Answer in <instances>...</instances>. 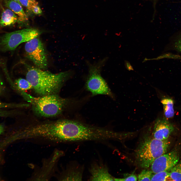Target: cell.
Here are the masks:
<instances>
[{
    "label": "cell",
    "instance_id": "15",
    "mask_svg": "<svg viewBox=\"0 0 181 181\" xmlns=\"http://www.w3.org/2000/svg\"><path fill=\"white\" fill-rule=\"evenodd\" d=\"M169 177L172 180L181 181V160L169 171Z\"/></svg>",
    "mask_w": 181,
    "mask_h": 181
},
{
    "label": "cell",
    "instance_id": "6",
    "mask_svg": "<svg viewBox=\"0 0 181 181\" xmlns=\"http://www.w3.org/2000/svg\"><path fill=\"white\" fill-rule=\"evenodd\" d=\"M26 57L37 67L46 69L48 66L47 55L44 47L38 37L27 42L25 46Z\"/></svg>",
    "mask_w": 181,
    "mask_h": 181
},
{
    "label": "cell",
    "instance_id": "1",
    "mask_svg": "<svg viewBox=\"0 0 181 181\" xmlns=\"http://www.w3.org/2000/svg\"><path fill=\"white\" fill-rule=\"evenodd\" d=\"M43 70L28 67L26 75L35 92L41 96L56 94L71 73L66 71L53 73Z\"/></svg>",
    "mask_w": 181,
    "mask_h": 181
},
{
    "label": "cell",
    "instance_id": "25",
    "mask_svg": "<svg viewBox=\"0 0 181 181\" xmlns=\"http://www.w3.org/2000/svg\"><path fill=\"white\" fill-rule=\"evenodd\" d=\"M13 113L10 111L0 109V117L8 116L12 115Z\"/></svg>",
    "mask_w": 181,
    "mask_h": 181
},
{
    "label": "cell",
    "instance_id": "8",
    "mask_svg": "<svg viewBox=\"0 0 181 181\" xmlns=\"http://www.w3.org/2000/svg\"><path fill=\"white\" fill-rule=\"evenodd\" d=\"M179 160V155L173 150L162 155L155 160L150 167L153 173L164 171H169Z\"/></svg>",
    "mask_w": 181,
    "mask_h": 181
},
{
    "label": "cell",
    "instance_id": "9",
    "mask_svg": "<svg viewBox=\"0 0 181 181\" xmlns=\"http://www.w3.org/2000/svg\"><path fill=\"white\" fill-rule=\"evenodd\" d=\"M172 124L165 117L159 118L155 121L152 134L155 139L163 140L168 138L174 130Z\"/></svg>",
    "mask_w": 181,
    "mask_h": 181
},
{
    "label": "cell",
    "instance_id": "22",
    "mask_svg": "<svg viewBox=\"0 0 181 181\" xmlns=\"http://www.w3.org/2000/svg\"><path fill=\"white\" fill-rule=\"evenodd\" d=\"M138 180V177L134 174H131L124 178H114V180L116 181H137Z\"/></svg>",
    "mask_w": 181,
    "mask_h": 181
},
{
    "label": "cell",
    "instance_id": "7",
    "mask_svg": "<svg viewBox=\"0 0 181 181\" xmlns=\"http://www.w3.org/2000/svg\"><path fill=\"white\" fill-rule=\"evenodd\" d=\"M63 154L62 151H55L50 157L44 160L41 167L34 172L30 180H49L54 174L58 160Z\"/></svg>",
    "mask_w": 181,
    "mask_h": 181
},
{
    "label": "cell",
    "instance_id": "18",
    "mask_svg": "<svg viewBox=\"0 0 181 181\" xmlns=\"http://www.w3.org/2000/svg\"><path fill=\"white\" fill-rule=\"evenodd\" d=\"M169 171H162L153 173L151 181L167 180L166 179L169 177Z\"/></svg>",
    "mask_w": 181,
    "mask_h": 181
},
{
    "label": "cell",
    "instance_id": "3",
    "mask_svg": "<svg viewBox=\"0 0 181 181\" xmlns=\"http://www.w3.org/2000/svg\"><path fill=\"white\" fill-rule=\"evenodd\" d=\"M24 93L21 94L31 104L34 111L44 117H52L60 114L67 103L66 99L56 94L35 97Z\"/></svg>",
    "mask_w": 181,
    "mask_h": 181
},
{
    "label": "cell",
    "instance_id": "2",
    "mask_svg": "<svg viewBox=\"0 0 181 181\" xmlns=\"http://www.w3.org/2000/svg\"><path fill=\"white\" fill-rule=\"evenodd\" d=\"M170 145L168 139L160 140L147 133L141 139L135 151V158L138 165L147 169L156 159L167 152Z\"/></svg>",
    "mask_w": 181,
    "mask_h": 181
},
{
    "label": "cell",
    "instance_id": "27",
    "mask_svg": "<svg viewBox=\"0 0 181 181\" xmlns=\"http://www.w3.org/2000/svg\"><path fill=\"white\" fill-rule=\"evenodd\" d=\"M4 125L0 124V135L4 132Z\"/></svg>",
    "mask_w": 181,
    "mask_h": 181
},
{
    "label": "cell",
    "instance_id": "26",
    "mask_svg": "<svg viewBox=\"0 0 181 181\" xmlns=\"http://www.w3.org/2000/svg\"><path fill=\"white\" fill-rule=\"evenodd\" d=\"M125 66L126 69L128 70H133L132 66L130 63L127 61H125Z\"/></svg>",
    "mask_w": 181,
    "mask_h": 181
},
{
    "label": "cell",
    "instance_id": "14",
    "mask_svg": "<svg viewBox=\"0 0 181 181\" xmlns=\"http://www.w3.org/2000/svg\"><path fill=\"white\" fill-rule=\"evenodd\" d=\"M161 102L163 105L165 118L167 119L172 118L174 115L173 100L170 98H165L163 99Z\"/></svg>",
    "mask_w": 181,
    "mask_h": 181
},
{
    "label": "cell",
    "instance_id": "31",
    "mask_svg": "<svg viewBox=\"0 0 181 181\" xmlns=\"http://www.w3.org/2000/svg\"><path fill=\"white\" fill-rule=\"evenodd\" d=\"M151 0V1H155L156 0Z\"/></svg>",
    "mask_w": 181,
    "mask_h": 181
},
{
    "label": "cell",
    "instance_id": "28",
    "mask_svg": "<svg viewBox=\"0 0 181 181\" xmlns=\"http://www.w3.org/2000/svg\"><path fill=\"white\" fill-rule=\"evenodd\" d=\"M3 86L2 80L0 78V95L2 93L3 90Z\"/></svg>",
    "mask_w": 181,
    "mask_h": 181
},
{
    "label": "cell",
    "instance_id": "24",
    "mask_svg": "<svg viewBox=\"0 0 181 181\" xmlns=\"http://www.w3.org/2000/svg\"><path fill=\"white\" fill-rule=\"evenodd\" d=\"M31 12L36 15H40L42 13L41 10L38 5L35 6L32 9Z\"/></svg>",
    "mask_w": 181,
    "mask_h": 181
},
{
    "label": "cell",
    "instance_id": "5",
    "mask_svg": "<svg viewBox=\"0 0 181 181\" xmlns=\"http://www.w3.org/2000/svg\"><path fill=\"white\" fill-rule=\"evenodd\" d=\"M41 33L40 31L35 28L7 33L0 38V49L3 51L14 50L21 43L38 37Z\"/></svg>",
    "mask_w": 181,
    "mask_h": 181
},
{
    "label": "cell",
    "instance_id": "30",
    "mask_svg": "<svg viewBox=\"0 0 181 181\" xmlns=\"http://www.w3.org/2000/svg\"></svg>",
    "mask_w": 181,
    "mask_h": 181
},
{
    "label": "cell",
    "instance_id": "10",
    "mask_svg": "<svg viewBox=\"0 0 181 181\" xmlns=\"http://www.w3.org/2000/svg\"><path fill=\"white\" fill-rule=\"evenodd\" d=\"M90 180L95 181H114V178L109 173L107 166L103 164H96L90 169Z\"/></svg>",
    "mask_w": 181,
    "mask_h": 181
},
{
    "label": "cell",
    "instance_id": "21",
    "mask_svg": "<svg viewBox=\"0 0 181 181\" xmlns=\"http://www.w3.org/2000/svg\"><path fill=\"white\" fill-rule=\"evenodd\" d=\"M28 104H16L3 102L0 100V109L2 108H13L26 107Z\"/></svg>",
    "mask_w": 181,
    "mask_h": 181
},
{
    "label": "cell",
    "instance_id": "13",
    "mask_svg": "<svg viewBox=\"0 0 181 181\" xmlns=\"http://www.w3.org/2000/svg\"><path fill=\"white\" fill-rule=\"evenodd\" d=\"M18 17L10 9L3 11L0 19V26L4 27L9 26L14 24L18 21Z\"/></svg>",
    "mask_w": 181,
    "mask_h": 181
},
{
    "label": "cell",
    "instance_id": "4",
    "mask_svg": "<svg viewBox=\"0 0 181 181\" xmlns=\"http://www.w3.org/2000/svg\"><path fill=\"white\" fill-rule=\"evenodd\" d=\"M105 61V59L97 63L89 65L85 87L93 96L103 95L113 97L108 84L101 74V70Z\"/></svg>",
    "mask_w": 181,
    "mask_h": 181
},
{
    "label": "cell",
    "instance_id": "17",
    "mask_svg": "<svg viewBox=\"0 0 181 181\" xmlns=\"http://www.w3.org/2000/svg\"><path fill=\"white\" fill-rule=\"evenodd\" d=\"M169 48L181 54V33L171 38Z\"/></svg>",
    "mask_w": 181,
    "mask_h": 181
},
{
    "label": "cell",
    "instance_id": "11",
    "mask_svg": "<svg viewBox=\"0 0 181 181\" xmlns=\"http://www.w3.org/2000/svg\"><path fill=\"white\" fill-rule=\"evenodd\" d=\"M82 169L78 167H69L62 171L57 177L59 180L67 181L82 180Z\"/></svg>",
    "mask_w": 181,
    "mask_h": 181
},
{
    "label": "cell",
    "instance_id": "16",
    "mask_svg": "<svg viewBox=\"0 0 181 181\" xmlns=\"http://www.w3.org/2000/svg\"><path fill=\"white\" fill-rule=\"evenodd\" d=\"M15 84L16 88L20 91L24 92L33 88L31 84L26 79H18L15 80Z\"/></svg>",
    "mask_w": 181,
    "mask_h": 181
},
{
    "label": "cell",
    "instance_id": "29",
    "mask_svg": "<svg viewBox=\"0 0 181 181\" xmlns=\"http://www.w3.org/2000/svg\"><path fill=\"white\" fill-rule=\"evenodd\" d=\"M13 0L15 1V2H18V3H19L20 4V2H19V0Z\"/></svg>",
    "mask_w": 181,
    "mask_h": 181
},
{
    "label": "cell",
    "instance_id": "23",
    "mask_svg": "<svg viewBox=\"0 0 181 181\" xmlns=\"http://www.w3.org/2000/svg\"><path fill=\"white\" fill-rule=\"evenodd\" d=\"M164 58L181 60V55L171 53H166L163 54Z\"/></svg>",
    "mask_w": 181,
    "mask_h": 181
},
{
    "label": "cell",
    "instance_id": "12",
    "mask_svg": "<svg viewBox=\"0 0 181 181\" xmlns=\"http://www.w3.org/2000/svg\"><path fill=\"white\" fill-rule=\"evenodd\" d=\"M5 5L18 16V21L19 23H24L28 21L27 16L20 4L13 0H6Z\"/></svg>",
    "mask_w": 181,
    "mask_h": 181
},
{
    "label": "cell",
    "instance_id": "19",
    "mask_svg": "<svg viewBox=\"0 0 181 181\" xmlns=\"http://www.w3.org/2000/svg\"><path fill=\"white\" fill-rule=\"evenodd\" d=\"M153 174L151 170L145 169L143 170L139 174L138 177V181H151Z\"/></svg>",
    "mask_w": 181,
    "mask_h": 181
},
{
    "label": "cell",
    "instance_id": "20",
    "mask_svg": "<svg viewBox=\"0 0 181 181\" xmlns=\"http://www.w3.org/2000/svg\"><path fill=\"white\" fill-rule=\"evenodd\" d=\"M21 4L28 11L31 12L32 9L38 5L36 0H19Z\"/></svg>",
    "mask_w": 181,
    "mask_h": 181
}]
</instances>
